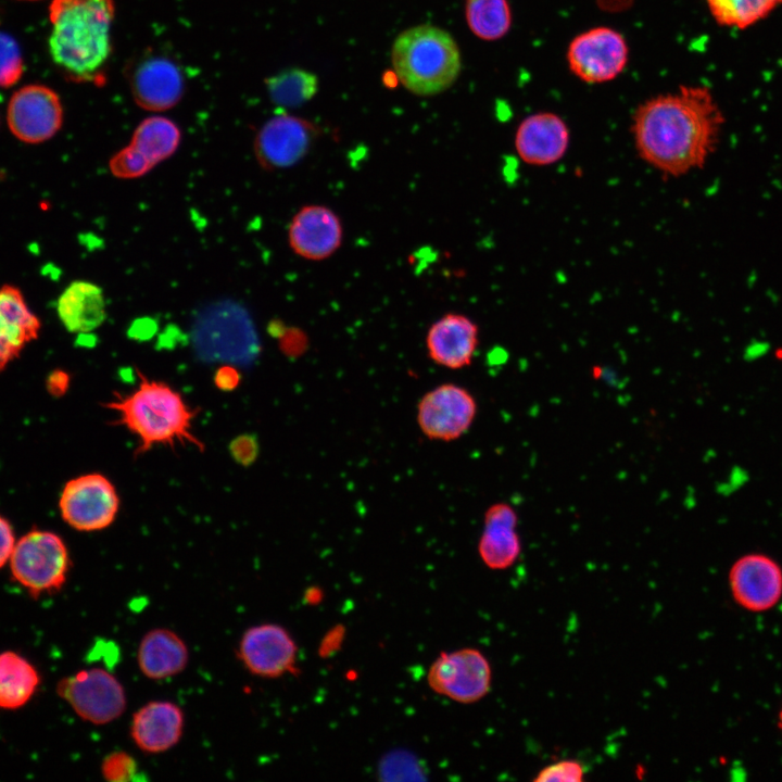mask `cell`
<instances>
[{
	"instance_id": "cell-31",
	"label": "cell",
	"mask_w": 782,
	"mask_h": 782,
	"mask_svg": "<svg viewBox=\"0 0 782 782\" xmlns=\"http://www.w3.org/2000/svg\"><path fill=\"white\" fill-rule=\"evenodd\" d=\"M109 167L115 177L131 179L146 175L153 166L128 144L111 157Z\"/></svg>"
},
{
	"instance_id": "cell-28",
	"label": "cell",
	"mask_w": 782,
	"mask_h": 782,
	"mask_svg": "<svg viewBox=\"0 0 782 782\" xmlns=\"http://www.w3.org/2000/svg\"><path fill=\"white\" fill-rule=\"evenodd\" d=\"M273 103L295 108L311 100L318 90L317 76L302 68H288L266 79Z\"/></svg>"
},
{
	"instance_id": "cell-26",
	"label": "cell",
	"mask_w": 782,
	"mask_h": 782,
	"mask_svg": "<svg viewBox=\"0 0 782 782\" xmlns=\"http://www.w3.org/2000/svg\"><path fill=\"white\" fill-rule=\"evenodd\" d=\"M465 18L470 31L485 41L503 38L512 27L508 0H465Z\"/></svg>"
},
{
	"instance_id": "cell-23",
	"label": "cell",
	"mask_w": 782,
	"mask_h": 782,
	"mask_svg": "<svg viewBox=\"0 0 782 782\" xmlns=\"http://www.w3.org/2000/svg\"><path fill=\"white\" fill-rule=\"evenodd\" d=\"M56 313L70 332H90L100 327L106 317L103 292L90 281H73L59 297Z\"/></svg>"
},
{
	"instance_id": "cell-37",
	"label": "cell",
	"mask_w": 782,
	"mask_h": 782,
	"mask_svg": "<svg viewBox=\"0 0 782 782\" xmlns=\"http://www.w3.org/2000/svg\"><path fill=\"white\" fill-rule=\"evenodd\" d=\"M779 727H780V729H781V731H782V708H781V710H780V712H779Z\"/></svg>"
},
{
	"instance_id": "cell-30",
	"label": "cell",
	"mask_w": 782,
	"mask_h": 782,
	"mask_svg": "<svg viewBox=\"0 0 782 782\" xmlns=\"http://www.w3.org/2000/svg\"><path fill=\"white\" fill-rule=\"evenodd\" d=\"M101 773L109 782H128L139 779V766L130 754L116 751L103 758Z\"/></svg>"
},
{
	"instance_id": "cell-20",
	"label": "cell",
	"mask_w": 782,
	"mask_h": 782,
	"mask_svg": "<svg viewBox=\"0 0 782 782\" xmlns=\"http://www.w3.org/2000/svg\"><path fill=\"white\" fill-rule=\"evenodd\" d=\"M517 521L515 509L507 503L493 504L485 510L478 553L490 569H507L518 559L521 543Z\"/></svg>"
},
{
	"instance_id": "cell-11",
	"label": "cell",
	"mask_w": 782,
	"mask_h": 782,
	"mask_svg": "<svg viewBox=\"0 0 782 782\" xmlns=\"http://www.w3.org/2000/svg\"><path fill=\"white\" fill-rule=\"evenodd\" d=\"M237 657L251 674L275 679L294 671L298 646L282 626L261 623L242 633Z\"/></svg>"
},
{
	"instance_id": "cell-2",
	"label": "cell",
	"mask_w": 782,
	"mask_h": 782,
	"mask_svg": "<svg viewBox=\"0 0 782 782\" xmlns=\"http://www.w3.org/2000/svg\"><path fill=\"white\" fill-rule=\"evenodd\" d=\"M112 0H53L49 38L54 63L77 83L103 84L111 53Z\"/></svg>"
},
{
	"instance_id": "cell-21",
	"label": "cell",
	"mask_w": 782,
	"mask_h": 782,
	"mask_svg": "<svg viewBox=\"0 0 782 782\" xmlns=\"http://www.w3.org/2000/svg\"><path fill=\"white\" fill-rule=\"evenodd\" d=\"M40 327L21 290L11 285L0 287V371L37 339Z\"/></svg>"
},
{
	"instance_id": "cell-29",
	"label": "cell",
	"mask_w": 782,
	"mask_h": 782,
	"mask_svg": "<svg viewBox=\"0 0 782 782\" xmlns=\"http://www.w3.org/2000/svg\"><path fill=\"white\" fill-rule=\"evenodd\" d=\"M23 73V59L17 42L0 31V87L14 85Z\"/></svg>"
},
{
	"instance_id": "cell-25",
	"label": "cell",
	"mask_w": 782,
	"mask_h": 782,
	"mask_svg": "<svg viewBox=\"0 0 782 782\" xmlns=\"http://www.w3.org/2000/svg\"><path fill=\"white\" fill-rule=\"evenodd\" d=\"M180 137V130L173 121L151 116L135 129L129 146L155 166L177 150Z\"/></svg>"
},
{
	"instance_id": "cell-14",
	"label": "cell",
	"mask_w": 782,
	"mask_h": 782,
	"mask_svg": "<svg viewBox=\"0 0 782 782\" xmlns=\"http://www.w3.org/2000/svg\"><path fill=\"white\" fill-rule=\"evenodd\" d=\"M729 586L734 602L742 608L767 611L782 597V568L766 554L743 555L729 570Z\"/></svg>"
},
{
	"instance_id": "cell-12",
	"label": "cell",
	"mask_w": 782,
	"mask_h": 782,
	"mask_svg": "<svg viewBox=\"0 0 782 782\" xmlns=\"http://www.w3.org/2000/svg\"><path fill=\"white\" fill-rule=\"evenodd\" d=\"M11 133L26 143H41L61 128L63 109L59 96L41 85H28L16 90L7 110Z\"/></svg>"
},
{
	"instance_id": "cell-18",
	"label": "cell",
	"mask_w": 782,
	"mask_h": 782,
	"mask_svg": "<svg viewBox=\"0 0 782 782\" xmlns=\"http://www.w3.org/2000/svg\"><path fill=\"white\" fill-rule=\"evenodd\" d=\"M478 342L477 324L458 313L443 315L430 326L426 336L429 357L436 364L450 369L469 366Z\"/></svg>"
},
{
	"instance_id": "cell-16",
	"label": "cell",
	"mask_w": 782,
	"mask_h": 782,
	"mask_svg": "<svg viewBox=\"0 0 782 782\" xmlns=\"http://www.w3.org/2000/svg\"><path fill=\"white\" fill-rule=\"evenodd\" d=\"M343 240L340 217L328 206L301 207L288 228V241L295 254L310 261H323L335 254Z\"/></svg>"
},
{
	"instance_id": "cell-5",
	"label": "cell",
	"mask_w": 782,
	"mask_h": 782,
	"mask_svg": "<svg viewBox=\"0 0 782 782\" xmlns=\"http://www.w3.org/2000/svg\"><path fill=\"white\" fill-rule=\"evenodd\" d=\"M10 566L15 580L37 597L63 586L70 556L61 537L51 531L33 530L15 542Z\"/></svg>"
},
{
	"instance_id": "cell-36",
	"label": "cell",
	"mask_w": 782,
	"mask_h": 782,
	"mask_svg": "<svg viewBox=\"0 0 782 782\" xmlns=\"http://www.w3.org/2000/svg\"><path fill=\"white\" fill-rule=\"evenodd\" d=\"M68 386V376L63 371H55L48 379V389L52 394H62Z\"/></svg>"
},
{
	"instance_id": "cell-7",
	"label": "cell",
	"mask_w": 782,
	"mask_h": 782,
	"mask_svg": "<svg viewBox=\"0 0 782 782\" xmlns=\"http://www.w3.org/2000/svg\"><path fill=\"white\" fill-rule=\"evenodd\" d=\"M58 693L85 721L103 726L118 719L127 707L122 682L102 668L80 670L62 679Z\"/></svg>"
},
{
	"instance_id": "cell-34",
	"label": "cell",
	"mask_w": 782,
	"mask_h": 782,
	"mask_svg": "<svg viewBox=\"0 0 782 782\" xmlns=\"http://www.w3.org/2000/svg\"><path fill=\"white\" fill-rule=\"evenodd\" d=\"M15 538L10 522L0 515V568L10 559Z\"/></svg>"
},
{
	"instance_id": "cell-3",
	"label": "cell",
	"mask_w": 782,
	"mask_h": 782,
	"mask_svg": "<svg viewBox=\"0 0 782 782\" xmlns=\"http://www.w3.org/2000/svg\"><path fill=\"white\" fill-rule=\"evenodd\" d=\"M137 387L127 394L113 393L103 404L116 413L115 426H123L138 439L135 456L155 445L175 447L190 444L201 452L204 443L192 432L199 408L190 407L182 395L164 381L151 379L136 368Z\"/></svg>"
},
{
	"instance_id": "cell-1",
	"label": "cell",
	"mask_w": 782,
	"mask_h": 782,
	"mask_svg": "<svg viewBox=\"0 0 782 782\" xmlns=\"http://www.w3.org/2000/svg\"><path fill=\"white\" fill-rule=\"evenodd\" d=\"M724 125L710 89L684 85L645 100L633 113L631 133L643 162L669 178L703 168L715 153Z\"/></svg>"
},
{
	"instance_id": "cell-13",
	"label": "cell",
	"mask_w": 782,
	"mask_h": 782,
	"mask_svg": "<svg viewBox=\"0 0 782 782\" xmlns=\"http://www.w3.org/2000/svg\"><path fill=\"white\" fill-rule=\"evenodd\" d=\"M317 128L311 122L278 114L268 119L254 140V154L258 164L267 169H281L299 163L310 151Z\"/></svg>"
},
{
	"instance_id": "cell-4",
	"label": "cell",
	"mask_w": 782,
	"mask_h": 782,
	"mask_svg": "<svg viewBox=\"0 0 782 782\" xmlns=\"http://www.w3.org/2000/svg\"><path fill=\"white\" fill-rule=\"evenodd\" d=\"M391 63L401 85L421 97L449 89L462 68L461 51L453 36L429 24L413 26L398 35Z\"/></svg>"
},
{
	"instance_id": "cell-35",
	"label": "cell",
	"mask_w": 782,
	"mask_h": 782,
	"mask_svg": "<svg viewBox=\"0 0 782 782\" xmlns=\"http://www.w3.org/2000/svg\"><path fill=\"white\" fill-rule=\"evenodd\" d=\"M216 384L223 389H232L238 383V375L234 368L223 367L217 371Z\"/></svg>"
},
{
	"instance_id": "cell-19",
	"label": "cell",
	"mask_w": 782,
	"mask_h": 782,
	"mask_svg": "<svg viewBox=\"0 0 782 782\" xmlns=\"http://www.w3.org/2000/svg\"><path fill=\"white\" fill-rule=\"evenodd\" d=\"M185 728L182 709L171 701H151L135 711L130 736L135 745L147 754L169 751L180 741Z\"/></svg>"
},
{
	"instance_id": "cell-17",
	"label": "cell",
	"mask_w": 782,
	"mask_h": 782,
	"mask_svg": "<svg viewBox=\"0 0 782 782\" xmlns=\"http://www.w3.org/2000/svg\"><path fill=\"white\" fill-rule=\"evenodd\" d=\"M136 103L149 111L173 108L182 97L184 76L172 60L152 55L139 61L130 73Z\"/></svg>"
},
{
	"instance_id": "cell-9",
	"label": "cell",
	"mask_w": 782,
	"mask_h": 782,
	"mask_svg": "<svg viewBox=\"0 0 782 782\" xmlns=\"http://www.w3.org/2000/svg\"><path fill=\"white\" fill-rule=\"evenodd\" d=\"M491 681L488 658L472 647L441 653L427 672V683L434 693L461 704L483 698L491 689Z\"/></svg>"
},
{
	"instance_id": "cell-15",
	"label": "cell",
	"mask_w": 782,
	"mask_h": 782,
	"mask_svg": "<svg viewBox=\"0 0 782 782\" xmlns=\"http://www.w3.org/2000/svg\"><path fill=\"white\" fill-rule=\"evenodd\" d=\"M570 144L565 119L553 112H537L518 124L514 147L519 159L530 166H550L559 162Z\"/></svg>"
},
{
	"instance_id": "cell-22",
	"label": "cell",
	"mask_w": 782,
	"mask_h": 782,
	"mask_svg": "<svg viewBox=\"0 0 782 782\" xmlns=\"http://www.w3.org/2000/svg\"><path fill=\"white\" fill-rule=\"evenodd\" d=\"M189 663V648L184 639L167 628L148 631L140 640L137 664L151 680H165L182 672Z\"/></svg>"
},
{
	"instance_id": "cell-8",
	"label": "cell",
	"mask_w": 782,
	"mask_h": 782,
	"mask_svg": "<svg viewBox=\"0 0 782 782\" xmlns=\"http://www.w3.org/2000/svg\"><path fill=\"white\" fill-rule=\"evenodd\" d=\"M59 508L63 520L77 531H99L115 520L119 497L114 484L98 472L68 480L61 492Z\"/></svg>"
},
{
	"instance_id": "cell-6",
	"label": "cell",
	"mask_w": 782,
	"mask_h": 782,
	"mask_svg": "<svg viewBox=\"0 0 782 782\" xmlns=\"http://www.w3.org/2000/svg\"><path fill=\"white\" fill-rule=\"evenodd\" d=\"M569 71L586 84L617 78L629 61V46L621 33L608 26L589 28L572 38L566 51Z\"/></svg>"
},
{
	"instance_id": "cell-33",
	"label": "cell",
	"mask_w": 782,
	"mask_h": 782,
	"mask_svg": "<svg viewBox=\"0 0 782 782\" xmlns=\"http://www.w3.org/2000/svg\"><path fill=\"white\" fill-rule=\"evenodd\" d=\"M230 453L238 463L249 465L257 456L258 445L253 436H240L231 442Z\"/></svg>"
},
{
	"instance_id": "cell-24",
	"label": "cell",
	"mask_w": 782,
	"mask_h": 782,
	"mask_svg": "<svg viewBox=\"0 0 782 782\" xmlns=\"http://www.w3.org/2000/svg\"><path fill=\"white\" fill-rule=\"evenodd\" d=\"M39 683L37 670L13 652L0 654V707L15 709L28 702Z\"/></svg>"
},
{
	"instance_id": "cell-32",
	"label": "cell",
	"mask_w": 782,
	"mask_h": 782,
	"mask_svg": "<svg viewBox=\"0 0 782 782\" xmlns=\"http://www.w3.org/2000/svg\"><path fill=\"white\" fill-rule=\"evenodd\" d=\"M584 779V768L575 759H563L550 764L541 769L534 782H581Z\"/></svg>"
},
{
	"instance_id": "cell-27",
	"label": "cell",
	"mask_w": 782,
	"mask_h": 782,
	"mask_svg": "<svg viewBox=\"0 0 782 782\" xmlns=\"http://www.w3.org/2000/svg\"><path fill=\"white\" fill-rule=\"evenodd\" d=\"M714 21L723 27L746 29L768 17L782 0H704Z\"/></svg>"
},
{
	"instance_id": "cell-10",
	"label": "cell",
	"mask_w": 782,
	"mask_h": 782,
	"mask_svg": "<svg viewBox=\"0 0 782 782\" xmlns=\"http://www.w3.org/2000/svg\"><path fill=\"white\" fill-rule=\"evenodd\" d=\"M477 414V403L465 388L444 383L427 392L417 406V422L431 440L452 441L464 434Z\"/></svg>"
}]
</instances>
